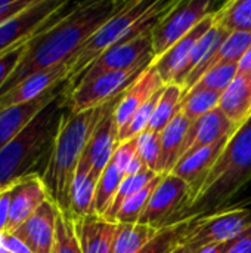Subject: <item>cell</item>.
<instances>
[{
    "mask_svg": "<svg viewBox=\"0 0 251 253\" xmlns=\"http://www.w3.org/2000/svg\"><path fill=\"white\" fill-rule=\"evenodd\" d=\"M127 1L93 0L67 3L28 44L19 65L0 89V96L36 73L70 61L80 47Z\"/></svg>",
    "mask_w": 251,
    "mask_h": 253,
    "instance_id": "cell-1",
    "label": "cell"
},
{
    "mask_svg": "<svg viewBox=\"0 0 251 253\" xmlns=\"http://www.w3.org/2000/svg\"><path fill=\"white\" fill-rule=\"evenodd\" d=\"M70 86L43 108L33 122L0 151V187L6 188L15 181L37 173L47 165L62 117L68 110Z\"/></svg>",
    "mask_w": 251,
    "mask_h": 253,
    "instance_id": "cell-2",
    "label": "cell"
},
{
    "mask_svg": "<svg viewBox=\"0 0 251 253\" xmlns=\"http://www.w3.org/2000/svg\"><path fill=\"white\" fill-rule=\"evenodd\" d=\"M109 104L111 101L102 107L77 114L68 108L62 117L41 179L49 191V197L64 212H70V190L77 166L98 122Z\"/></svg>",
    "mask_w": 251,
    "mask_h": 253,
    "instance_id": "cell-3",
    "label": "cell"
},
{
    "mask_svg": "<svg viewBox=\"0 0 251 253\" xmlns=\"http://www.w3.org/2000/svg\"><path fill=\"white\" fill-rule=\"evenodd\" d=\"M250 181L251 116L229 138L183 219L223 211L226 203Z\"/></svg>",
    "mask_w": 251,
    "mask_h": 253,
    "instance_id": "cell-4",
    "label": "cell"
},
{
    "mask_svg": "<svg viewBox=\"0 0 251 253\" xmlns=\"http://www.w3.org/2000/svg\"><path fill=\"white\" fill-rule=\"evenodd\" d=\"M158 0H127L114 16H111L102 27H99L93 36L80 47V50L71 58V73L68 79L70 89L78 80V77L109 47L117 44L149 10L155 7Z\"/></svg>",
    "mask_w": 251,
    "mask_h": 253,
    "instance_id": "cell-5",
    "label": "cell"
},
{
    "mask_svg": "<svg viewBox=\"0 0 251 253\" xmlns=\"http://www.w3.org/2000/svg\"><path fill=\"white\" fill-rule=\"evenodd\" d=\"M219 6H215L210 0H176L152 30V50L155 59L189 34L201 21L213 15Z\"/></svg>",
    "mask_w": 251,
    "mask_h": 253,
    "instance_id": "cell-6",
    "label": "cell"
},
{
    "mask_svg": "<svg viewBox=\"0 0 251 253\" xmlns=\"http://www.w3.org/2000/svg\"><path fill=\"white\" fill-rule=\"evenodd\" d=\"M251 228V209L232 208L203 216L188 218V228L182 242L200 248L226 243Z\"/></svg>",
    "mask_w": 251,
    "mask_h": 253,
    "instance_id": "cell-7",
    "label": "cell"
},
{
    "mask_svg": "<svg viewBox=\"0 0 251 253\" xmlns=\"http://www.w3.org/2000/svg\"><path fill=\"white\" fill-rule=\"evenodd\" d=\"M191 200V188L186 181L175 173H164L151 194L139 224L163 230L183 219Z\"/></svg>",
    "mask_w": 251,
    "mask_h": 253,
    "instance_id": "cell-8",
    "label": "cell"
},
{
    "mask_svg": "<svg viewBox=\"0 0 251 253\" xmlns=\"http://www.w3.org/2000/svg\"><path fill=\"white\" fill-rule=\"evenodd\" d=\"M151 64L152 61H148L135 68L107 73L89 82L80 83L78 86L70 90L68 95L70 111L77 114L108 104L109 101L120 96Z\"/></svg>",
    "mask_w": 251,
    "mask_h": 253,
    "instance_id": "cell-9",
    "label": "cell"
},
{
    "mask_svg": "<svg viewBox=\"0 0 251 253\" xmlns=\"http://www.w3.org/2000/svg\"><path fill=\"white\" fill-rule=\"evenodd\" d=\"M68 1L34 0L27 9L0 24V58L12 49L33 40Z\"/></svg>",
    "mask_w": 251,
    "mask_h": 253,
    "instance_id": "cell-10",
    "label": "cell"
},
{
    "mask_svg": "<svg viewBox=\"0 0 251 253\" xmlns=\"http://www.w3.org/2000/svg\"><path fill=\"white\" fill-rule=\"evenodd\" d=\"M58 213V205L52 199H47L22 225L10 234L19 239L31 253H52L55 246Z\"/></svg>",
    "mask_w": 251,
    "mask_h": 253,
    "instance_id": "cell-11",
    "label": "cell"
},
{
    "mask_svg": "<svg viewBox=\"0 0 251 253\" xmlns=\"http://www.w3.org/2000/svg\"><path fill=\"white\" fill-rule=\"evenodd\" d=\"M10 212L4 233H13L22 225L49 197V191L40 175H27L9 185Z\"/></svg>",
    "mask_w": 251,
    "mask_h": 253,
    "instance_id": "cell-12",
    "label": "cell"
},
{
    "mask_svg": "<svg viewBox=\"0 0 251 253\" xmlns=\"http://www.w3.org/2000/svg\"><path fill=\"white\" fill-rule=\"evenodd\" d=\"M120 96H117L115 99L111 101L107 111L98 122V125L90 136V141L83 153V157H81L83 160H86L90 165L92 170L96 172L99 176L104 172V169L108 166V163L111 162L114 151L118 145V127L115 123L114 111H115V105H117Z\"/></svg>",
    "mask_w": 251,
    "mask_h": 253,
    "instance_id": "cell-13",
    "label": "cell"
},
{
    "mask_svg": "<svg viewBox=\"0 0 251 253\" xmlns=\"http://www.w3.org/2000/svg\"><path fill=\"white\" fill-rule=\"evenodd\" d=\"M71 73V59L65 61L59 65H55L49 70L33 74L31 77L21 82L18 86L7 90L0 96V111L10 108L18 104H24L33 101L43 93L52 90L53 87L68 82Z\"/></svg>",
    "mask_w": 251,
    "mask_h": 253,
    "instance_id": "cell-14",
    "label": "cell"
},
{
    "mask_svg": "<svg viewBox=\"0 0 251 253\" xmlns=\"http://www.w3.org/2000/svg\"><path fill=\"white\" fill-rule=\"evenodd\" d=\"M67 87H68V82H64L62 84L53 87L52 90L43 93L41 96L33 101L18 104L0 111V151L15 136H18L33 122V119L43 108H46L53 99H56Z\"/></svg>",
    "mask_w": 251,
    "mask_h": 253,
    "instance_id": "cell-15",
    "label": "cell"
},
{
    "mask_svg": "<svg viewBox=\"0 0 251 253\" xmlns=\"http://www.w3.org/2000/svg\"><path fill=\"white\" fill-rule=\"evenodd\" d=\"M166 84L154 65L151 64L120 96L117 105H115V123L118 127V132L130 122L133 114L160 89H163Z\"/></svg>",
    "mask_w": 251,
    "mask_h": 253,
    "instance_id": "cell-16",
    "label": "cell"
},
{
    "mask_svg": "<svg viewBox=\"0 0 251 253\" xmlns=\"http://www.w3.org/2000/svg\"><path fill=\"white\" fill-rule=\"evenodd\" d=\"M229 138L231 136H226L213 145L204 147V148L180 159V162L173 169L172 173H175L176 176L186 181L189 188H191V200L188 203V208L192 203V200L197 197V194H198L200 188L203 187L206 178L209 176L212 168L215 166V163L217 162V159L223 153ZM188 208H186V211H188ZM186 211H185V213H186Z\"/></svg>",
    "mask_w": 251,
    "mask_h": 253,
    "instance_id": "cell-17",
    "label": "cell"
},
{
    "mask_svg": "<svg viewBox=\"0 0 251 253\" xmlns=\"http://www.w3.org/2000/svg\"><path fill=\"white\" fill-rule=\"evenodd\" d=\"M237 129L238 126L226 114H223L219 108L213 110L212 113L192 122L185 141L182 159L204 147L213 145L226 136H232Z\"/></svg>",
    "mask_w": 251,
    "mask_h": 253,
    "instance_id": "cell-18",
    "label": "cell"
},
{
    "mask_svg": "<svg viewBox=\"0 0 251 253\" xmlns=\"http://www.w3.org/2000/svg\"><path fill=\"white\" fill-rule=\"evenodd\" d=\"M74 225L81 252L112 253L117 222L92 213L84 218H74Z\"/></svg>",
    "mask_w": 251,
    "mask_h": 253,
    "instance_id": "cell-19",
    "label": "cell"
},
{
    "mask_svg": "<svg viewBox=\"0 0 251 253\" xmlns=\"http://www.w3.org/2000/svg\"><path fill=\"white\" fill-rule=\"evenodd\" d=\"M213 15H210L204 21H201L189 34H186L182 40H179L176 44H173L164 55H161L160 58L152 61V65L157 70V73L160 74V77L163 79L164 84H172L175 82L180 67L183 65V62L189 56L197 40L207 30H210L213 27V24H215Z\"/></svg>",
    "mask_w": 251,
    "mask_h": 253,
    "instance_id": "cell-20",
    "label": "cell"
},
{
    "mask_svg": "<svg viewBox=\"0 0 251 253\" xmlns=\"http://www.w3.org/2000/svg\"><path fill=\"white\" fill-rule=\"evenodd\" d=\"M99 175L92 170L86 160H80L70 190V213L74 218H84L95 213V194Z\"/></svg>",
    "mask_w": 251,
    "mask_h": 253,
    "instance_id": "cell-21",
    "label": "cell"
},
{
    "mask_svg": "<svg viewBox=\"0 0 251 253\" xmlns=\"http://www.w3.org/2000/svg\"><path fill=\"white\" fill-rule=\"evenodd\" d=\"M191 125L192 122L180 110V113L160 133L161 135V157L158 166L160 173H172L176 165L180 162Z\"/></svg>",
    "mask_w": 251,
    "mask_h": 253,
    "instance_id": "cell-22",
    "label": "cell"
},
{
    "mask_svg": "<svg viewBox=\"0 0 251 253\" xmlns=\"http://www.w3.org/2000/svg\"><path fill=\"white\" fill-rule=\"evenodd\" d=\"M219 110L238 127L251 116V73H238L229 87L222 93Z\"/></svg>",
    "mask_w": 251,
    "mask_h": 253,
    "instance_id": "cell-23",
    "label": "cell"
},
{
    "mask_svg": "<svg viewBox=\"0 0 251 253\" xmlns=\"http://www.w3.org/2000/svg\"><path fill=\"white\" fill-rule=\"evenodd\" d=\"M251 44V34L250 33H232L229 34L225 42L219 46V49L215 52V55L195 73H192L185 84L183 89L185 92L191 90L195 83L201 79L203 74H206L207 71L219 67V65H225V64H238L240 59L243 58V55L246 53V50L250 47Z\"/></svg>",
    "mask_w": 251,
    "mask_h": 253,
    "instance_id": "cell-24",
    "label": "cell"
},
{
    "mask_svg": "<svg viewBox=\"0 0 251 253\" xmlns=\"http://www.w3.org/2000/svg\"><path fill=\"white\" fill-rule=\"evenodd\" d=\"M229 36V33L223 31L222 28H219L216 24H213V27L210 30H207L194 44L189 56L186 58V61L183 62V65L180 67L176 79H175V84H179L183 87L186 79L198 71L213 55L215 52L219 49V46L225 42V39Z\"/></svg>",
    "mask_w": 251,
    "mask_h": 253,
    "instance_id": "cell-25",
    "label": "cell"
},
{
    "mask_svg": "<svg viewBox=\"0 0 251 253\" xmlns=\"http://www.w3.org/2000/svg\"><path fill=\"white\" fill-rule=\"evenodd\" d=\"M213 18L215 24L229 34H251V0H232L222 3Z\"/></svg>",
    "mask_w": 251,
    "mask_h": 253,
    "instance_id": "cell-26",
    "label": "cell"
},
{
    "mask_svg": "<svg viewBox=\"0 0 251 253\" xmlns=\"http://www.w3.org/2000/svg\"><path fill=\"white\" fill-rule=\"evenodd\" d=\"M185 93V89L179 84H166L157 102L148 130L161 133L167 127V125L180 113V105Z\"/></svg>",
    "mask_w": 251,
    "mask_h": 253,
    "instance_id": "cell-27",
    "label": "cell"
},
{
    "mask_svg": "<svg viewBox=\"0 0 251 253\" xmlns=\"http://www.w3.org/2000/svg\"><path fill=\"white\" fill-rule=\"evenodd\" d=\"M160 230L143 224H118L115 230L112 253H139Z\"/></svg>",
    "mask_w": 251,
    "mask_h": 253,
    "instance_id": "cell-28",
    "label": "cell"
},
{
    "mask_svg": "<svg viewBox=\"0 0 251 253\" xmlns=\"http://www.w3.org/2000/svg\"><path fill=\"white\" fill-rule=\"evenodd\" d=\"M123 179H124V173L112 162H109L108 166L101 173L98 185H96L95 208H93V212L96 215L105 216V213L109 211V208L117 196V191H118Z\"/></svg>",
    "mask_w": 251,
    "mask_h": 253,
    "instance_id": "cell-29",
    "label": "cell"
},
{
    "mask_svg": "<svg viewBox=\"0 0 251 253\" xmlns=\"http://www.w3.org/2000/svg\"><path fill=\"white\" fill-rule=\"evenodd\" d=\"M220 98H222V93L219 92L194 87L185 93L180 110L191 122H195L200 117L219 108Z\"/></svg>",
    "mask_w": 251,
    "mask_h": 253,
    "instance_id": "cell-30",
    "label": "cell"
},
{
    "mask_svg": "<svg viewBox=\"0 0 251 253\" xmlns=\"http://www.w3.org/2000/svg\"><path fill=\"white\" fill-rule=\"evenodd\" d=\"M163 175L164 173H160L151 184H148L145 188H142L141 191L133 194L130 199H127L121 205V208L118 209V213L115 216V222H118V224H139L141 216H142L143 211L146 209V205L151 199V194L155 190V187L160 182Z\"/></svg>",
    "mask_w": 251,
    "mask_h": 253,
    "instance_id": "cell-31",
    "label": "cell"
},
{
    "mask_svg": "<svg viewBox=\"0 0 251 253\" xmlns=\"http://www.w3.org/2000/svg\"><path fill=\"white\" fill-rule=\"evenodd\" d=\"M160 173H155L152 170H145L139 175H132V176H124V179L120 184V188L117 191V196L109 208V211L105 213V219L115 222V216L118 213V209L121 208V205L130 199L133 194H136L138 191H141L142 188H145L148 184H151Z\"/></svg>",
    "mask_w": 251,
    "mask_h": 253,
    "instance_id": "cell-32",
    "label": "cell"
},
{
    "mask_svg": "<svg viewBox=\"0 0 251 253\" xmlns=\"http://www.w3.org/2000/svg\"><path fill=\"white\" fill-rule=\"evenodd\" d=\"M186 228L188 218L160 230L158 234L139 253H172L182 243Z\"/></svg>",
    "mask_w": 251,
    "mask_h": 253,
    "instance_id": "cell-33",
    "label": "cell"
},
{
    "mask_svg": "<svg viewBox=\"0 0 251 253\" xmlns=\"http://www.w3.org/2000/svg\"><path fill=\"white\" fill-rule=\"evenodd\" d=\"M52 253H83L78 243L77 233H75L72 215L61 209L56 218L55 246H53Z\"/></svg>",
    "mask_w": 251,
    "mask_h": 253,
    "instance_id": "cell-34",
    "label": "cell"
},
{
    "mask_svg": "<svg viewBox=\"0 0 251 253\" xmlns=\"http://www.w3.org/2000/svg\"><path fill=\"white\" fill-rule=\"evenodd\" d=\"M164 89V87H163ZM163 89H160L158 92H155L130 119V122L118 132V142L127 141V139H133L138 138L141 133H143L145 130H148V126L151 123V119L154 116L157 102L161 96Z\"/></svg>",
    "mask_w": 251,
    "mask_h": 253,
    "instance_id": "cell-35",
    "label": "cell"
},
{
    "mask_svg": "<svg viewBox=\"0 0 251 253\" xmlns=\"http://www.w3.org/2000/svg\"><path fill=\"white\" fill-rule=\"evenodd\" d=\"M237 76H238V64L219 65V67L207 71L206 74H203L201 79L195 83L194 87H197V89H207V90H215V92L223 93L229 87V84L234 82V79Z\"/></svg>",
    "mask_w": 251,
    "mask_h": 253,
    "instance_id": "cell-36",
    "label": "cell"
},
{
    "mask_svg": "<svg viewBox=\"0 0 251 253\" xmlns=\"http://www.w3.org/2000/svg\"><path fill=\"white\" fill-rule=\"evenodd\" d=\"M138 154L145 162L146 168L155 173L158 172L160 157H161V135L157 132L145 130L138 138Z\"/></svg>",
    "mask_w": 251,
    "mask_h": 253,
    "instance_id": "cell-37",
    "label": "cell"
},
{
    "mask_svg": "<svg viewBox=\"0 0 251 253\" xmlns=\"http://www.w3.org/2000/svg\"><path fill=\"white\" fill-rule=\"evenodd\" d=\"M31 42V40H30ZM30 42L12 49L10 52H7L4 56L0 58V89L3 87V84L7 82V79L12 76V73L16 70V67L19 65L24 53L27 52V47L30 44Z\"/></svg>",
    "mask_w": 251,
    "mask_h": 253,
    "instance_id": "cell-38",
    "label": "cell"
},
{
    "mask_svg": "<svg viewBox=\"0 0 251 253\" xmlns=\"http://www.w3.org/2000/svg\"><path fill=\"white\" fill-rule=\"evenodd\" d=\"M136 156H138V141H136V138H133V139H127V141H123V142H118L111 162L126 176V170H127L129 165L132 163V160Z\"/></svg>",
    "mask_w": 251,
    "mask_h": 253,
    "instance_id": "cell-39",
    "label": "cell"
},
{
    "mask_svg": "<svg viewBox=\"0 0 251 253\" xmlns=\"http://www.w3.org/2000/svg\"><path fill=\"white\" fill-rule=\"evenodd\" d=\"M34 0H0V24L24 9H27Z\"/></svg>",
    "mask_w": 251,
    "mask_h": 253,
    "instance_id": "cell-40",
    "label": "cell"
},
{
    "mask_svg": "<svg viewBox=\"0 0 251 253\" xmlns=\"http://www.w3.org/2000/svg\"><path fill=\"white\" fill-rule=\"evenodd\" d=\"M9 212H10V193L7 187L0 193V234L4 233L7 228Z\"/></svg>",
    "mask_w": 251,
    "mask_h": 253,
    "instance_id": "cell-41",
    "label": "cell"
},
{
    "mask_svg": "<svg viewBox=\"0 0 251 253\" xmlns=\"http://www.w3.org/2000/svg\"><path fill=\"white\" fill-rule=\"evenodd\" d=\"M226 253H251V228L234 239Z\"/></svg>",
    "mask_w": 251,
    "mask_h": 253,
    "instance_id": "cell-42",
    "label": "cell"
},
{
    "mask_svg": "<svg viewBox=\"0 0 251 253\" xmlns=\"http://www.w3.org/2000/svg\"><path fill=\"white\" fill-rule=\"evenodd\" d=\"M1 243L9 253H31V251L19 239H16L10 233H1Z\"/></svg>",
    "mask_w": 251,
    "mask_h": 253,
    "instance_id": "cell-43",
    "label": "cell"
},
{
    "mask_svg": "<svg viewBox=\"0 0 251 253\" xmlns=\"http://www.w3.org/2000/svg\"><path fill=\"white\" fill-rule=\"evenodd\" d=\"M232 242V240H231ZM231 242L226 243H213V245H207L204 248H201V251L198 253H226V251L231 246Z\"/></svg>",
    "mask_w": 251,
    "mask_h": 253,
    "instance_id": "cell-44",
    "label": "cell"
},
{
    "mask_svg": "<svg viewBox=\"0 0 251 253\" xmlns=\"http://www.w3.org/2000/svg\"><path fill=\"white\" fill-rule=\"evenodd\" d=\"M238 73H251V44L238 62Z\"/></svg>",
    "mask_w": 251,
    "mask_h": 253,
    "instance_id": "cell-45",
    "label": "cell"
},
{
    "mask_svg": "<svg viewBox=\"0 0 251 253\" xmlns=\"http://www.w3.org/2000/svg\"><path fill=\"white\" fill-rule=\"evenodd\" d=\"M201 251L200 246H195V245H191V243H185L182 242L175 251L172 253H198Z\"/></svg>",
    "mask_w": 251,
    "mask_h": 253,
    "instance_id": "cell-46",
    "label": "cell"
},
{
    "mask_svg": "<svg viewBox=\"0 0 251 253\" xmlns=\"http://www.w3.org/2000/svg\"><path fill=\"white\" fill-rule=\"evenodd\" d=\"M0 253H9L4 249V246H3V243H1V234H0Z\"/></svg>",
    "mask_w": 251,
    "mask_h": 253,
    "instance_id": "cell-47",
    "label": "cell"
},
{
    "mask_svg": "<svg viewBox=\"0 0 251 253\" xmlns=\"http://www.w3.org/2000/svg\"><path fill=\"white\" fill-rule=\"evenodd\" d=\"M6 188H7V187H6ZM3 190H4V188H3V187H0V193H1Z\"/></svg>",
    "mask_w": 251,
    "mask_h": 253,
    "instance_id": "cell-48",
    "label": "cell"
}]
</instances>
